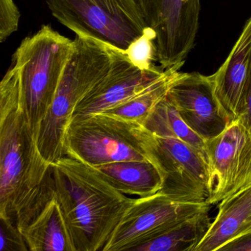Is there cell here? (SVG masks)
Here are the masks:
<instances>
[{
  "mask_svg": "<svg viewBox=\"0 0 251 251\" xmlns=\"http://www.w3.org/2000/svg\"><path fill=\"white\" fill-rule=\"evenodd\" d=\"M55 195L20 94L0 83V218L19 227Z\"/></svg>",
  "mask_w": 251,
  "mask_h": 251,
  "instance_id": "6da1fadb",
  "label": "cell"
},
{
  "mask_svg": "<svg viewBox=\"0 0 251 251\" xmlns=\"http://www.w3.org/2000/svg\"><path fill=\"white\" fill-rule=\"evenodd\" d=\"M51 166L55 195L76 251H102L133 198L71 157L64 155Z\"/></svg>",
  "mask_w": 251,
  "mask_h": 251,
  "instance_id": "7a4b0ae2",
  "label": "cell"
},
{
  "mask_svg": "<svg viewBox=\"0 0 251 251\" xmlns=\"http://www.w3.org/2000/svg\"><path fill=\"white\" fill-rule=\"evenodd\" d=\"M73 48V40L51 26H42L39 31L22 41L2 77V81L20 94L36 140L41 124L53 102Z\"/></svg>",
  "mask_w": 251,
  "mask_h": 251,
  "instance_id": "3957f363",
  "label": "cell"
},
{
  "mask_svg": "<svg viewBox=\"0 0 251 251\" xmlns=\"http://www.w3.org/2000/svg\"><path fill=\"white\" fill-rule=\"evenodd\" d=\"M111 61V47L76 35L53 102L36 139L39 152L48 164L64 156V134L75 109L108 73Z\"/></svg>",
  "mask_w": 251,
  "mask_h": 251,
  "instance_id": "277c9868",
  "label": "cell"
},
{
  "mask_svg": "<svg viewBox=\"0 0 251 251\" xmlns=\"http://www.w3.org/2000/svg\"><path fill=\"white\" fill-rule=\"evenodd\" d=\"M155 135L143 123L102 112L70 120L63 145L64 155L95 167L139 160L155 164Z\"/></svg>",
  "mask_w": 251,
  "mask_h": 251,
  "instance_id": "5b68a950",
  "label": "cell"
},
{
  "mask_svg": "<svg viewBox=\"0 0 251 251\" xmlns=\"http://www.w3.org/2000/svg\"><path fill=\"white\" fill-rule=\"evenodd\" d=\"M52 15L77 36L125 51L148 28L137 0H46Z\"/></svg>",
  "mask_w": 251,
  "mask_h": 251,
  "instance_id": "8992f818",
  "label": "cell"
},
{
  "mask_svg": "<svg viewBox=\"0 0 251 251\" xmlns=\"http://www.w3.org/2000/svg\"><path fill=\"white\" fill-rule=\"evenodd\" d=\"M210 208L208 202H182L161 191L133 199L102 251H133L185 219Z\"/></svg>",
  "mask_w": 251,
  "mask_h": 251,
  "instance_id": "52a82bcc",
  "label": "cell"
},
{
  "mask_svg": "<svg viewBox=\"0 0 251 251\" xmlns=\"http://www.w3.org/2000/svg\"><path fill=\"white\" fill-rule=\"evenodd\" d=\"M156 34L157 62L164 70L185 63L199 29L201 0H137Z\"/></svg>",
  "mask_w": 251,
  "mask_h": 251,
  "instance_id": "ba28073f",
  "label": "cell"
},
{
  "mask_svg": "<svg viewBox=\"0 0 251 251\" xmlns=\"http://www.w3.org/2000/svg\"><path fill=\"white\" fill-rule=\"evenodd\" d=\"M209 198L215 204L251 185V130L240 119L205 141Z\"/></svg>",
  "mask_w": 251,
  "mask_h": 251,
  "instance_id": "9c48e42d",
  "label": "cell"
},
{
  "mask_svg": "<svg viewBox=\"0 0 251 251\" xmlns=\"http://www.w3.org/2000/svg\"><path fill=\"white\" fill-rule=\"evenodd\" d=\"M155 137V164L164 178L160 191L182 202H206L209 170L205 155L180 139Z\"/></svg>",
  "mask_w": 251,
  "mask_h": 251,
  "instance_id": "30bf717a",
  "label": "cell"
},
{
  "mask_svg": "<svg viewBox=\"0 0 251 251\" xmlns=\"http://www.w3.org/2000/svg\"><path fill=\"white\" fill-rule=\"evenodd\" d=\"M161 66L142 70L129 59L126 52L112 48V61L105 77L79 102L71 120L104 112L145 91L164 73Z\"/></svg>",
  "mask_w": 251,
  "mask_h": 251,
  "instance_id": "8fae6325",
  "label": "cell"
},
{
  "mask_svg": "<svg viewBox=\"0 0 251 251\" xmlns=\"http://www.w3.org/2000/svg\"><path fill=\"white\" fill-rule=\"evenodd\" d=\"M167 97L183 121L205 142L218 136L232 122L216 97L208 76L183 73Z\"/></svg>",
  "mask_w": 251,
  "mask_h": 251,
  "instance_id": "7c38bea8",
  "label": "cell"
},
{
  "mask_svg": "<svg viewBox=\"0 0 251 251\" xmlns=\"http://www.w3.org/2000/svg\"><path fill=\"white\" fill-rule=\"evenodd\" d=\"M251 68V17L228 56L218 70L208 76L213 91L231 121L245 111Z\"/></svg>",
  "mask_w": 251,
  "mask_h": 251,
  "instance_id": "4fadbf2b",
  "label": "cell"
},
{
  "mask_svg": "<svg viewBox=\"0 0 251 251\" xmlns=\"http://www.w3.org/2000/svg\"><path fill=\"white\" fill-rule=\"evenodd\" d=\"M218 214L194 251H219L251 233V185L220 201Z\"/></svg>",
  "mask_w": 251,
  "mask_h": 251,
  "instance_id": "5bb4252c",
  "label": "cell"
},
{
  "mask_svg": "<svg viewBox=\"0 0 251 251\" xmlns=\"http://www.w3.org/2000/svg\"><path fill=\"white\" fill-rule=\"evenodd\" d=\"M19 228L29 251H76L55 192Z\"/></svg>",
  "mask_w": 251,
  "mask_h": 251,
  "instance_id": "9a60e30c",
  "label": "cell"
},
{
  "mask_svg": "<svg viewBox=\"0 0 251 251\" xmlns=\"http://www.w3.org/2000/svg\"><path fill=\"white\" fill-rule=\"evenodd\" d=\"M94 168L114 189L126 195L150 196L161 190L164 184L162 173L150 160L117 161Z\"/></svg>",
  "mask_w": 251,
  "mask_h": 251,
  "instance_id": "2e32d148",
  "label": "cell"
},
{
  "mask_svg": "<svg viewBox=\"0 0 251 251\" xmlns=\"http://www.w3.org/2000/svg\"><path fill=\"white\" fill-rule=\"evenodd\" d=\"M209 210L185 219L133 251H194L211 224Z\"/></svg>",
  "mask_w": 251,
  "mask_h": 251,
  "instance_id": "e0dca14e",
  "label": "cell"
},
{
  "mask_svg": "<svg viewBox=\"0 0 251 251\" xmlns=\"http://www.w3.org/2000/svg\"><path fill=\"white\" fill-rule=\"evenodd\" d=\"M183 64L181 63L167 69L163 75L145 91L104 112L144 123L155 105L167 97L173 85L181 76L183 73L180 70Z\"/></svg>",
  "mask_w": 251,
  "mask_h": 251,
  "instance_id": "ac0fdd59",
  "label": "cell"
},
{
  "mask_svg": "<svg viewBox=\"0 0 251 251\" xmlns=\"http://www.w3.org/2000/svg\"><path fill=\"white\" fill-rule=\"evenodd\" d=\"M143 124L154 134L183 140L195 147L205 156V141L183 121L167 97L155 105Z\"/></svg>",
  "mask_w": 251,
  "mask_h": 251,
  "instance_id": "d6986e66",
  "label": "cell"
},
{
  "mask_svg": "<svg viewBox=\"0 0 251 251\" xmlns=\"http://www.w3.org/2000/svg\"><path fill=\"white\" fill-rule=\"evenodd\" d=\"M156 34L152 29L148 27L142 36L134 41L125 51L132 63L142 70L156 69Z\"/></svg>",
  "mask_w": 251,
  "mask_h": 251,
  "instance_id": "ffe728a7",
  "label": "cell"
},
{
  "mask_svg": "<svg viewBox=\"0 0 251 251\" xmlns=\"http://www.w3.org/2000/svg\"><path fill=\"white\" fill-rule=\"evenodd\" d=\"M0 251H27L28 246L15 223L0 218Z\"/></svg>",
  "mask_w": 251,
  "mask_h": 251,
  "instance_id": "44dd1931",
  "label": "cell"
},
{
  "mask_svg": "<svg viewBox=\"0 0 251 251\" xmlns=\"http://www.w3.org/2000/svg\"><path fill=\"white\" fill-rule=\"evenodd\" d=\"M20 11L14 0H0V42L3 43L18 30Z\"/></svg>",
  "mask_w": 251,
  "mask_h": 251,
  "instance_id": "7402d4cb",
  "label": "cell"
},
{
  "mask_svg": "<svg viewBox=\"0 0 251 251\" xmlns=\"http://www.w3.org/2000/svg\"><path fill=\"white\" fill-rule=\"evenodd\" d=\"M219 251H251V233L226 244Z\"/></svg>",
  "mask_w": 251,
  "mask_h": 251,
  "instance_id": "603a6c76",
  "label": "cell"
},
{
  "mask_svg": "<svg viewBox=\"0 0 251 251\" xmlns=\"http://www.w3.org/2000/svg\"><path fill=\"white\" fill-rule=\"evenodd\" d=\"M251 130V68L245 111L239 118Z\"/></svg>",
  "mask_w": 251,
  "mask_h": 251,
  "instance_id": "cb8c5ba5",
  "label": "cell"
}]
</instances>
